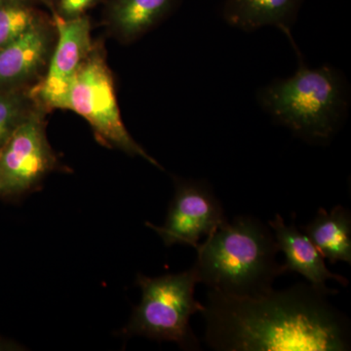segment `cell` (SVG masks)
<instances>
[{"mask_svg":"<svg viewBox=\"0 0 351 351\" xmlns=\"http://www.w3.org/2000/svg\"><path fill=\"white\" fill-rule=\"evenodd\" d=\"M304 0H226L223 20L244 32L274 27L292 40L293 25Z\"/></svg>","mask_w":351,"mask_h":351,"instance_id":"8fae6325","label":"cell"},{"mask_svg":"<svg viewBox=\"0 0 351 351\" xmlns=\"http://www.w3.org/2000/svg\"><path fill=\"white\" fill-rule=\"evenodd\" d=\"M52 1H53V0H52ZM54 1H55V0H54ZM53 5H54V4H53Z\"/></svg>","mask_w":351,"mask_h":351,"instance_id":"ac0fdd59","label":"cell"},{"mask_svg":"<svg viewBox=\"0 0 351 351\" xmlns=\"http://www.w3.org/2000/svg\"><path fill=\"white\" fill-rule=\"evenodd\" d=\"M34 0H0V49L45 18Z\"/></svg>","mask_w":351,"mask_h":351,"instance_id":"5bb4252c","label":"cell"},{"mask_svg":"<svg viewBox=\"0 0 351 351\" xmlns=\"http://www.w3.org/2000/svg\"><path fill=\"white\" fill-rule=\"evenodd\" d=\"M336 294L308 282L258 297L209 291L205 343L221 351L350 350V320L327 300Z\"/></svg>","mask_w":351,"mask_h":351,"instance_id":"6da1fadb","label":"cell"},{"mask_svg":"<svg viewBox=\"0 0 351 351\" xmlns=\"http://www.w3.org/2000/svg\"><path fill=\"white\" fill-rule=\"evenodd\" d=\"M54 25L43 18L20 38L0 49V89L25 86L49 63Z\"/></svg>","mask_w":351,"mask_h":351,"instance_id":"9c48e42d","label":"cell"},{"mask_svg":"<svg viewBox=\"0 0 351 351\" xmlns=\"http://www.w3.org/2000/svg\"><path fill=\"white\" fill-rule=\"evenodd\" d=\"M175 193L162 226L147 221L166 247L186 245L197 249L200 239L216 232L226 217L221 201L204 180L174 177Z\"/></svg>","mask_w":351,"mask_h":351,"instance_id":"52a82bcc","label":"cell"},{"mask_svg":"<svg viewBox=\"0 0 351 351\" xmlns=\"http://www.w3.org/2000/svg\"><path fill=\"white\" fill-rule=\"evenodd\" d=\"M323 258L331 263L351 265V214L338 205L331 211L321 208L315 218L302 228Z\"/></svg>","mask_w":351,"mask_h":351,"instance_id":"4fadbf2b","label":"cell"},{"mask_svg":"<svg viewBox=\"0 0 351 351\" xmlns=\"http://www.w3.org/2000/svg\"><path fill=\"white\" fill-rule=\"evenodd\" d=\"M45 108L36 103L0 149V199H17L60 169L46 137Z\"/></svg>","mask_w":351,"mask_h":351,"instance_id":"8992f818","label":"cell"},{"mask_svg":"<svg viewBox=\"0 0 351 351\" xmlns=\"http://www.w3.org/2000/svg\"><path fill=\"white\" fill-rule=\"evenodd\" d=\"M60 110H73L93 129L97 141L130 156H140L159 169L160 164L132 138L123 121L112 71L103 48L94 43L84 63L69 83Z\"/></svg>","mask_w":351,"mask_h":351,"instance_id":"5b68a950","label":"cell"},{"mask_svg":"<svg viewBox=\"0 0 351 351\" xmlns=\"http://www.w3.org/2000/svg\"><path fill=\"white\" fill-rule=\"evenodd\" d=\"M179 0H110L105 19L113 36L132 43L165 19Z\"/></svg>","mask_w":351,"mask_h":351,"instance_id":"7c38bea8","label":"cell"},{"mask_svg":"<svg viewBox=\"0 0 351 351\" xmlns=\"http://www.w3.org/2000/svg\"><path fill=\"white\" fill-rule=\"evenodd\" d=\"M36 105L31 88L0 89V149Z\"/></svg>","mask_w":351,"mask_h":351,"instance_id":"9a60e30c","label":"cell"},{"mask_svg":"<svg viewBox=\"0 0 351 351\" xmlns=\"http://www.w3.org/2000/svg\"><path fill=\"white\" fill-rule=\"evenodd\" d=\"M56 43L49 59L47 73L31 88L34 100L46 112L59 108L69 83L93 47L91 23L85 15L63 18L51 9Z\"/></svg>","mask_w":351,"mask_h":351,"instance_id":"ba28073f","label":"cell"},{"mask_svg":"<svg viewBox=\"0 0 351 351\" xmlns=\"http://www.w3.org/2000/svg\"><path fill=\"white\" fill-rule=\"evenodd\" d=\"M101 0H55L53 10L63 18H75L85 15L87 10Z\"/></svg>","mask_w":351,"mask_h":351,"instance_id":"2e32d148","label":"cell"},{"mask_svg":"<svg viewBox=\"0 0 351 351\" xmlns=\"http://www.w3.org/2000/svg\"><path fill=\"white\" fill-rule=\"evenodd\" d=\"M136 283L142 299L120 336L172 341L184 350H200L199 339L191 326V316L204 311V304L195 297L199 283L195 267L158 277L138 274Z\"/></svg>","mask_w":351,"mask_h":351,"instance_id":"277c9868","label":"cell"},{"mask_svg":"<svg viewBox=\"0 0 351 351\" xmlns=\"http://www.w3.org/2000/svg\"><path fill=\"white\" fill-rule=\"evenodd\" d=\"M299 56L295 75L261 89L258 101L271 119L306 142L325 144L339 130L350 105L348 84L331 66L311 69Z\"/></svg>","mask_w":351,"mask_h":351,"instance_id":"3957f363","label":"cell"},{"mask_svg":"<svg viewBox=\"0 0 351 351\" xmlns=\"http://www.w3.org/2000/svg\"><path fill=\"white\" fill-rule=\"evenodd\" d=\"M270 230L276 237L279 252H283L285 263L282 265L284 274L297 272L306 279L307 282L323 291H334L326 286L328 280H335L343 286L348 285L346 277L330 271L313 242L300 230L293 221L286 225L280 214L269 221Z\"/></svg>","mask_w":351,"mask_h":351,"instance_id":"30bf717a","label":"cell"},{"mask_svg":"<svg viewBox=\"0 0 351 351\" xmlns=\"http://www.w3.org/2000/svg\"><path fill=\"white\" fill-rule=\"evenodd\" d=\"M196 251L198 281L219 294L258 297L284 274L274 232L254 217L226 219Z\"/></svg>","mask_w":351,"mask_h":351,"instance_id":"7a4b0ae2","label":"cell"},{"mask_svg":"<svg viewBox=\"0 0 351 351\" xmlns=\"http://www.w3.org/2000/svg\"><path fill=\"white\" fill-rule=\"evenodd\" d=\"M34 1L38 2L39 4H45V5L49 6L50 9L53 8L52 0H34Z\"/></svg>","mask_w":351,"mask_h":351,"instance_id":"e0dca14e","label":"cell"}]
</instances>
